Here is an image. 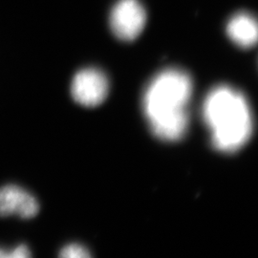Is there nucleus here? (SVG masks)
Here are the masks:
<instances>
[{
	"mask_svg": "<svg viewBox=\"0 0 258 258\" xmlns=\"http://www.w3.org/2000/svg\"><path fill=\"white\" fill-rule=\"evenodd\" d=\"M205 122L212 131L213 148L231 153L248 143L252 118L245 97L228 86L213 88L203 106Z\"/></svg>",
	"mask_w": 258,
	"mask_h": 258,
	"instance_id": "f03ea898",
	"label": "nucleus"
},
{
	"mask_svg": "<svg viewBox=\"0 0 258 258\" xmlns=\"http://www.w3.org/2000/svg\"><path fill=\"white\" fill-rule=\"evenodd\" d=\"M39 212L36 197L16 184L0 187V216L17 215L23 219L33 218Z\"/></svg>",
	"mask_w": 258,
	"mask_h": 258,
	"instance_id": "39448f33",
	"label": "nucleus"
},
{
	"mask_svg": "<svg viewBox=\"0 0 258 258\" xmlns=\"http://www.w3.org/2000/svg\"><path fill=\"white\" fill-rule=\"evenodd\" d=\"M146 19V11L138 0H120L111 12V29L118 38L130 41L141 34Z\"/></svg>",
	"mask_w": 258,
	"mask_h": 258,
	"instance_id": "7ed1b4c3",
	"label": "nucleus"
},
{
	"mask_svg": "<svg viewBox=\"0 0 258 258\" xmlns=\"http://www.w3.org/2000/svg\"><path fill=\"white\" fill-rule=\"evenodd\" d=\"M192 90L189 76L179 69H167L149 83L144 94V112L157 138L177 142L188 126L186 105Z\"/></svg>",
	"mask_w": 258,
	"mask_h": 258,
	"instance_id": "f257e3e1",
	"label": "nucleus"
},
{
	"mask_svg": "<svg viewBox=\"0 0 258 258\" xmlns=\"http://www.w3.org/2000/svg\"><path fill=\"white\" fill-rule=\"evenodd\" d=\"M58 258H92L89 250L80 244H69L59 251Z\"/></svg>",
	"mask_w": 258,
	"mask_h": 258,
	"instance_id": "0eeeda50",
	"label": "nucleus"
},
{
	"mask_svg": "<svg viewBox=\"0 0 258 258\" xmlns=\"http://www.w3.org/2000/svg\"><path fill=\"white\" fill-rule=\"evenodd\" d=\"M227 31L229 37L239 46L249 48L256 43L257 24L247 13L235 15L228 23Z\"/></svg>",
	"mask_w": 258,
	"mask_h": 258,
	"instance_id": "423d86ee",
	"label": "nucleus"
},
{
	"mask_svg": "<svg viewBox=\"0 0 258 258\" xmlns=\"http://www.w3.org/2000/svg\"><path fill=\"white\" fill-rule=\"evenodd\" d=\"M108 82L98 69H83L75 76L71 94L76 102L92 107L101 104L107 96Z\"/></svg>",
	"mask_w": 258,
	"mask_h": 258,
	"instance_id": "20e7f679",
	"label": "nucleus"
},
{
	"mask_svg": "<svg viewBox=\"0 0 258 258\" xmlns=\"http://www.w3.org/2000/svg\"><path fill=\"white\" fill-rule=\"evenodd\" d=\"M0 258H32V253L26 245L21 244L11 249L0 248Z\"/></svg>",
	"mask_w": 258,
	"mask_h": 258,
	"instance_id": "6e6552de",
	"label": "nucleus"
}]
</instances>
